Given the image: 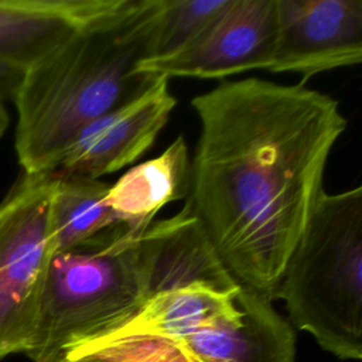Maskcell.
I'll list each match as a JSON object with an SVG mask.
<instances>
[{
  "label": "cell",
  "instance_id": "obj_1",
  "mask_svg": "<svg viewBox=\"0 0 362 362\" xmlns=\"http://www.w3.org/2000/svg\"><path fill=\"white\" fill-rule=\"evenodd\" d=\"M191 106L201 132L187 202L236 281L272 301L346 119L329 95L259 78L222 82Z\"/></svg>",
  "mask_w": 362,
  "mask_h": 362
},
{
  "label": "cell",
  "instance_id": "obj_2",
  "mask_svg": "<svg viewBox=\"0 0 362 362\" xmlns=\"http://www.w3.org/2000/svg\"><path fill=\"white\" fill-rule=\"evenodd\" d=\"M163 10L164 0H126L25 71L13 99L25 174L54 173L82 129L160 78L139 64L158 54Z\"/></svg>",
  "mask_w": 362,
  "mask_h": 362
},
{
  "label": "cell",
  "instance_id": "obj_3",
  "mask_svg": "<svg viewBox=\"0 0 362 362\" xmlns=\"http://www.w3.org/2000/svg\"><path fill=\"white\" fill-rule=\"evenodd\" d=\"M318 345L362 358V187L324 192L291 252L274 300Z\"/></svg>",
  "mask_w": 362,
  "mask_h": 362
},
{
  "label": "cell",
  "instance_id": "obj_4",
  "mask_svg": "<svg viewBox=\"0 0 362 362\" xmlns=\"http://www.w3.org/2000/svg\"><path fill=\"white\" fill-rule=\"evenodd\" d=\"M147 300L136 236L124 232L100 245L54 252L25 356L64 362L75 348L115 332Z\"/></svg>",
  "mask_w": 362,
  "mask_h": 362
},
{
  "label": "cell",
  "instance_id": "obj_5",
  "mask_svg": "<svg viewBox=\"0 0 362 362\" xmlns=\"http://www.w3.org/2000/svg\"><path fill=\"white\" fill-rule=\"evenodd\" d=\"M57 173L25 174L0 202V361L27 354L55 252L51 202Z\"/></svg>",
  "mask_w": 362,
  "mask_h": 362
},
{
  "label": "cell",
  "instance_id": "obj_6",
  "mask_svg": "<svg viewBox=\"0 0 362 362\" xmlns=\"http://www.w3.org/2000/svg\"><path fill=\"white\" fill-rule=\"evenodd\" d=\"M276 42V0H228L211 21L181 49L139 64L158 76L221 79L266 69Z\"/></svg>",
  "mask_w": 362,
  "mask_h": 362
},
{
  "label": "cell",
  "instance_id": "obj_7",
  "mask_svg": "<svg viewBox=\"0 0 362 362\" xmlns=\"http://www.w3.org/2000/svg\"><path fill=\"white\" fill-rule=\"evenodd\" d=\"M362 61V0H276L269 71L313 75Z\"/></svg>",
  "mask_w": 362,
  "mask_h": 362
},
{
  "label": "cell",
  "instance_id": "obj_8",
  "mask_svg": "<svg viewBox=\"0 0 362 362\" xmlns=\"http://www.w3.org/2000/svg\"><path fill=\"white\" fill-rule=\"evenodd\" d=\"M168 81L160 76L134 100L89 123L55 171L99 178L136 161L153 146L177 103Z\"/></svg>",
  "mask_w": 362,
  "mask_h": 362
},
{
  "label": "cell",
  "instance_id": "obj_9",
  "mask_svg": "<svg viewBox=\"0 0 362 362\" xmlns=\"http://www.w3.org/2000/svg\"><path fill=\"white\" fill-rule=\"evenodd\" d=\"M136 246L148 300L191 286L221 293L240 288L188 202L174 216L153 221L136 236Z\"/></svg>",
  "mask_w": 362,
  "mask_h": 362
},
{
  "label": "cell",
  "instance_id": "obj_10",
  "mask_svg": "<svg viewBox=\"0 0 362 362\" xmlns=\"http://www.w3.org/2000/svg\"><path fill=\"white\" fill-rule=\"evenodd\" d=\"M239 311L180 339L191 362H296L291 324L259 293L240 286Z\"/></svg>",
  "mask_w": 362,
  "mask_h": 362
},
{
  "label": "cell",
  "instance_id": "obj_11",
  "mask_svg": "<svg viewBox=\"0 0 362 362\" xmlns=\"http://www.w3.org/2000/svg\"><path fill=\"white\" fill-rule=\"evenodd\" d=\"M126 0H0V61L27 71Z\"/></svg>",
  "mask_w": 362,
  "mask_h": 362
},
{
  "label": "cell",
  "instance_id": "obj_12",
  "mask_svg": "<svg viewBox=\"0 0 362 362\" xmlns=\"http://www.w3.org/2000/svg\"><path fill=\"white\" fill-rule=\"evenodd\" d=\"M191 160L184 136H178L158 157L127 170L106 194V204L129 236L141 235L158 211L188 195Z\"/></svg>",
  "mask_w": 362,
  "mask_h": 362
},
{
  "label": "cell",
  "instance_id": "obj_13",
  "mask_svg": "<svg viewBox=\"0 0 362 362\" xmlns=\"http://www.w3.org/2000/svg\"><path fill=\"white\" fill-rule=\"evenodd\" d=\"M109 187L99 178L57 173L51 202L55 252L100 245L126 232L105 201Z\"/></svg>",
  "mask_w": 362,
  "mask_h": 362
},
{
  "label": "cell",
  "instance_id": "obj_14",
  "mask_svg": "<svg viewBox=\"0 0 362 362\" xmlns=\"http://www.w3.org/2000/svg\"><path fill=\"white\" fill-rule=\"evenodd\" d=\"M238 293H221L205 286L161 293L105 338L147 334L180 341L225 317L235 315L239 311Z\"/></svg>",
  "mask_w": 362,
  "mask_h": 362
},
{
  "label": "cell",
  "instance_id": "obj_15",
  "mask_svg": "<svg viewBox=\"0 0 362 362\" xmlns=\"http://www.w3.org/2000/svg\"><path fill=\"white\" fill-rule=\"evenodd\" d=\"M64 362H191L178 341L147 334L109 337L71 351Z\"/></svg>",
  "mask_w": 362,
  "mask_h": 362
},
{
  "label": "cell",
  "instance_id": "obj_16",
  "mask_svg": "<svg viewBox=\"0 0 362 362\" xmlns=\"http://www.w3.org/2000/svg\"><path fill=\"white\" fill-rule=\"evenodd\" d=\"M226 1L228 0H164L157 57L170 55L187 45Z\"/></svg>",
  "mask_w": 362,
  "mask_h": 362
},
{
  "label": "cell",
  "instance_id": "obj_17",
  "mask_svg": "<svg viewBox=\"0 0 362 362\" xmlns=\"http://www.w3.org/2000/svg\"><path fill=\"white\" fill-rule=\"evenodd\" d=\"M25 71L0 61V102L14 99Z\"/></svg>",
  "mask_w": 362,
  "mask_h": 362
},
{
  "label": "cell",
  "instance_id": "obj_18",
  "mask_svg": "<svg viewBox=\"0 0 362 362\" xmlns=\"http://www.w3.org/2000/svg\"><path fill=\"white\" fill-rule=\"evenodd\" d=\"M10 123V115L4 106V102H0V137L4 134Z\"/></svg>",
  "mask_w": 362,
  "mask_h": 362
}]
</instances>
